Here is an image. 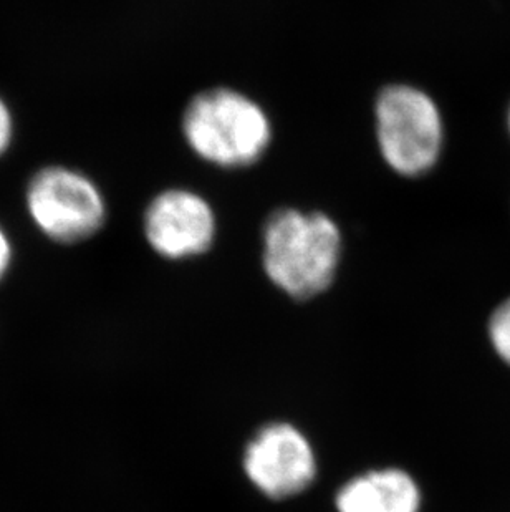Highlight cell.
<instances>
[{
  "label": "cell",
  "mask_w": 510,
  "mask_h": 512,
  "mask_svg": "<svg viewBox=\"0 0 510 512\" xmlns=\"http://www.w3.org/2000/svg\"><path fill=\"white\" fill-rule=\"evenodd\" d=\"M265 274L292 299H312L332 285L342 256V234L323 213L277 209L262 232Z\"/></svg>",
  "instance_id": "1"
},
{
  "label": "cell",
  "mask_w": 510,
  "mask_h": 512,
  "mask_svg": "<svg viewBox=\"0 0 510 512\" xmlns=\"http://www.w3.org/2000/svg\"><path fill=\"white\" fill-rule=\"evenodd\" d=\"M183 133L196 155L221 168L254 165L272 140L269 116L231 88H214L194 97L184 112Z\"/></svg>",
  "instance_id": "2"
},
{
  "label": "cell",
  "mask_w": 510,
  "mask_h": 512,
  "mask_svg": "<svg viewBox=\"0 0 510 512\" xmlns=\"http://www.w3.org/2000/svg\"><path fill=\"white\" fill-rule=\"evenodd\" d=\"M376 138L391 170L416 178L433 170L443 150L444 126L428 93L390 85L376 98Z\"/></svg>",
  "instance_id": "3"
},
{
  "label": "cell",
  "mask_w": 510,
  "mask_h": 512,
  "mask_svg": "<svg viewBox=\"0 0 510 512\" xmlns=\"http://www.w3.org/2000/svg\"><path fill=\"white\" fill-rule=\"evenodd\" d=\"M27 211L50 241L77 244L95 236L106 221L102 191L92 179L67 166H45L30 178Z\"/></svg>",
  "instance_id": "4"
},
{
  "label": "cell",
  "mask_w": 510,
  "mask_h": 512,
  "mask_svg": "<svg viewBox=\"0 0 510 512\" xmlns=\"http://www.w3.org/2000/svg\"><path fill=\"white\" fill-rule=\"evenodd\" d=\"M247 478L267 498H292L313 483L317 458L307 436L289 425L272 423L247 445L244 455Z\"/></svg>",
  "instance_id": "5"
},
{
  "label": "cell",
  "mask_w": 510,
  "mask_h": 512,
  "mask_svg": "<svg viewBox=\"0 0 510 512\" xmlns=\"http://www.w3.org/2000/svg\"><path fill=\"white\" fill-rule=\"evenodd\" d=\"M143 226L154 251L173 261L203 254L216 237L214 211L188 189L158 194L146 209Z\"/></svg>",
  "instance_id": "6"
},
{
  "label": "cell",
  "mask_w": 510,
  "mask_h": 512,
  "mask_svg": "<svg viewBox=\"0 0 510 512\" xmlns=\"http://www.w3.org/2000/svg\"><path fill=\"white\" fill-rule=\"evenodd\" d=\"M419 508L418 484L396 468L360 474L337 494L338 512H419Z\"/></svg>",
  "instance_id": "7"
},
{
  "label": "cell",
  "mask_w": 510,
  "mask_h": 512,
  "mask_svg": "<svg viewBox=\"0 0 510 512\" xmlns=\"http://www.w3.org/2000/svg\"><path fill=\"white\" fill-rule=\"evenodd\" d=\"M492 347L510 365V299L497 307L489 324Z\"/></svg>",
  "instance_id": "8"
},
{
  "label": "cell",
  "mask_w": 510,
  "mask_h": 512,
  "mask_svg": "<svg viewBox=\"0 0 510 512\" xmlns=\"http://www.w3.org/2000/svg\"><path fill=\"white\" fill-rule=\"evenodd\" d=\"M14 135V115H12V110H10L4 98L0 97V156H4L12 146Z\"/></svg>",
  "instance_id": "9"
},
{
  "label": "cell",
  "mask_w": 510,
  "mask_h": 512,
  "mask_svg": "<svg viewBox=\"0 0 510 512\" xmlns=\"http://www.w3.org/2000/svg\"><path fill=\"white\" fill-rule=\"evenodd\" d=\"M12 242H10L9 234L0 226V281L4 279L5 274L9 271L12 264Z\"/></svg>",
  "instance_id": "10"
},
{
  "label": "cell",
  "mask_w": 510,
  "mask_h": 512,
  "mask_svg": "<svg viewBox=\"0 0 510 512\" xmlns=\"http://www.w3.org/2000/svg\"><path fill=\"white\" fill-rule=\"evenodd\" d=\"M509 131H510V110H509Z\"/></svg>",
  "instance_id": "11"
}]
</instances>
